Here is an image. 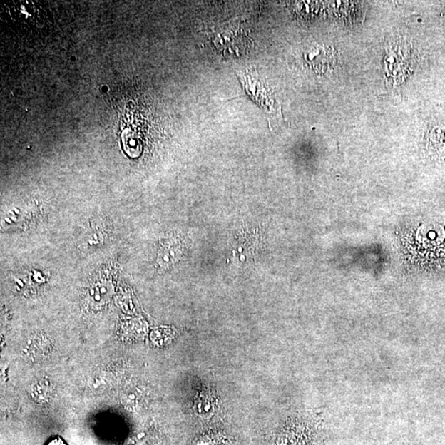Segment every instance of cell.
Returning a JSON list of instances; mask_svg holds the SVG:
<instances>
[{
    "mask_svg": "<svg viewBox=\"0 0 445 445\" xmlns=\"http://www.w3.org/2000/svg\"><path fill=\"white\" fill-rule=\"evenodd\" d=\"M217 405L215 392L208 386L200 389L194 402V411L201 418H210L214 415Z\"/></svg>",
    "mask_w": 445,
    "mask_h": 445,
    "instance_id": "cell-1",
    "label": "cell"
},
{
    "mask_svg": "<svg viewBox=\"0 0 445 445\" xmlns=\"http://www.w3.org/2000/svg\"><path fill=\"white\" fill-rule=\"evenodd\" d=\"M45 445H68L63 439L59 436H55L49 439Z\"/></svg>",
    "mask_w": 445,
    "mask_h": 445,
    "instance_id": "cell-2",
    "label": "cell"
}]
</instances>
